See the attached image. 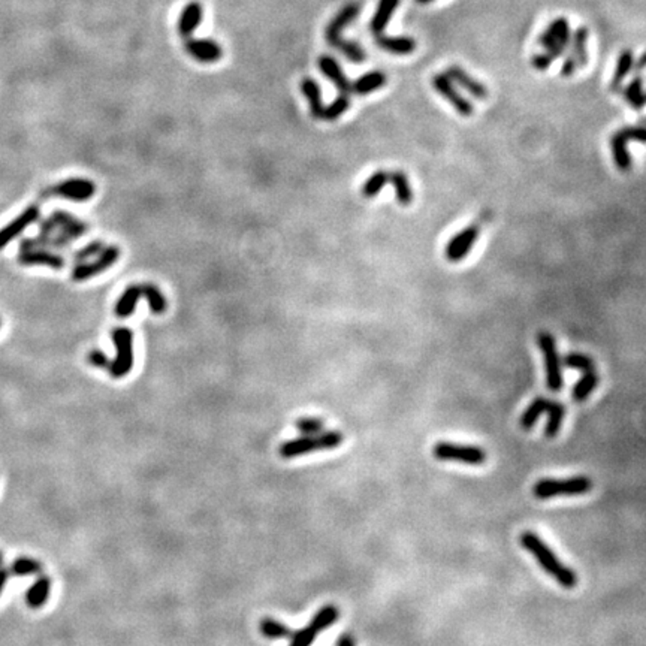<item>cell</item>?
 Here are the masks:
<instances>
[{
    "label": "cell",
    "mask_w": 646,
    "mask_h": 646,
    "mask_svg": "<svg viewBox=\"0 0 646 646\" xmlns=\"http://www.w3.org/2000/svg\"><path fill=\"white\" fill-rule=\"evenodd\" d=\"M537 346L540 349L545 359L546 370V386L552 392H560L564 386L563 364L558 353L557 342L550 332L542 331L537 334Z\"/></svg>",
    "instance_id": "5b68a950"
},
{
    "label": "cell",
    "mask_w": 646,
    "mask_h": 646,
    "mask_svg": "<svg viewBox=\"0 0 646 646\" xmlns=\"http://www.w3.org/2000/svg\"><path fill=\"white\" fill-rule=\"evenodd\" d=\"M297 428L302 436H316L325 428V422L320 418H301L297 421Z\"/></svg>",
    "instance_id": "60d3db41"
},
{
    "label": "cell",
    "mask_w": 646,
    "mask_h": 646,
    "mask_svg": "<svg viewBox=\"0 0 646 646\" xmlns=\"http://www.w3.org/2000/svg\"><path fill=\"white\" fill-rule=\"evenodd\" d=\"M389 181L392 184V188H394V192H395V198H396V201L399 205H403V207H409L413 201V189H411V184H410V180L409 177L406 175V173L403 171H394L389 174Z\"/></svg>",
    "instance_id": "d4e9b609"
},
{
    "label": "cell",
    "mask_w": 646,
    "mask_h": 646,
    "mask_svg": "<svg viewBox=\"0 0 646 646\" xmlns=\"http://www.w3.org/2000/svg\"><path fill=\"white\" fill-rule=\"evenodd\" d=\"M398 5H399V0H380L377 11L370 23V29L373 30V34L376 36L381 35L383 30L386 29L389 20L392 17V14L398 8Z\"/></svg>",
    "instance_id": "484cf974"
},
{
    "label": "cell",
    "mask_w": 646,
    "mask_h": 646,
    "mask_svg": "<svg viewBox=\"0 0 646 646\" xmlns=\"http://www.w3.org/2000/svg\"><path fill=\"white\" fill-rule=\"evenodd\" d=\"M389 183V173L388 171H383V169H380V171H376L374 174H371L370 177H368L364 183V186H362V195L364 198H368V199H371V198H376L381 189L386 186V184Z\"/></svg>",
    "instance_id": "8d00e7d4"
},
{
    "label": "cell",
    "mask_w": 646,
    "mask_h": 646,
    "mask_svg": "<svg viewBox=\"0 0 646 646\" xmlns=\"http://www.w3.org/2000/svg\"><path fill=\"white\" fill-rule=\"evenodd\" d=\"M479 235H481V229L478 225H470V226L464 227L461 232L453 235L448 244H446V250H444L446 259L453 264L461 262V260L468 256V253L473 249V245L476 244V241H478Z\"/></svg>",
    "instance_id": "9c48e42d"
},
{
    "label": "cell",
    "mask_w": 646,
    "mask_h": 646,
    "mask_svg": "<svg viewBox=\"0 0 646 646\" xmlns=\"http://www.w3.org/2000/svg\"><path fill=\"white\" fill-rule=\"evenodd\" d=\"M386 80H388L386 75H384V72H381V71L368 72L365 75L359 76V78L352 84V91L361 96L373 93V91L381 88L384 84H386Z\"/></svg>",
    "instance_id": "603a6c76"
},
{
    "label": "cell",
    "mask_w": 646,
    "mask_h": 646,
    "mask_svg": "<svg viewBox=\"0 0 646 646\" xmlns=\"http://www.w3.org/2000/svg\"><path fill=\"white\" fill-rule=\"evenodd\" d=\"M343 443V434L340 431H322L316 436H302L294 440L284 441L280 446V455L283 458H297L314 451H329L335 449Z\"/></svg>",
    "instance_id": "3957f363"
},
{
    "label": "cell",
    "mask_w": 646,
    "mask_h": 646,
    "mask_svg": "<svg viewBox=\"0 0 646 646\" xmlns=\"http://www.w3.org/2000/svg\"><path fill=\"white\" fill-rule=\"evenodd\" d=\"M628 138L624 132V129L615 132L610 138V147L613 153V162L617 165L621 173H627L632 168V158H630L628 153Z\"/></svg>",
    "instance_id": "d6986e66"
},
{
    "label": "cell",
    "mask_w": 646,
    "mask_h": 646,
    "mask_svg": "<svg viewBox=\"0 0 646 646\" xmlns=\"http://www.w3.org/2000/svg\"><path fill=\"white\" fill-rule=\"evenodd\" d=\"M549 401H550V399H548V398H545V396H538V398H535L534 401L525 409V411L522 413V416H521V426L524 428L525 431L531 429V428L537 424L538 418H540L542 414L546 411V409H548V406H549Z\"/></svg>",
    "instance_id": "1f68e13d"
},
{
    "label": "cell",
    "mask_w": 646,
    "mask_h": 646,
    "mask_svg": "<svg viewBox=\"0 0 646 646\" xmlns=\"http://www.w3.org/2000/svg\"><path fill=\"white\" fill-rule=\"evenodd\" d=\"M416 2H419V4H429V2H433V0H416Z\"/></svg>",
    "instance_id": "816d5d0a"
},
{
    "label": "cell",
    "mask_w": 646,
    "mask_h": 646,
    "mask_svg": "<svg viewBox=\"0 0 646 646\" xmlns=\"http://www.w3.org/2000/svg\"><path fill=\"white\" fill-rule=\"evenodd\" d=\"M184 50L199 63H215L223 56L222 47L217 42L210 39H193L192 36L184 39Z\"/></svg>",
    "instance_id": "4fadbf2b"
},
{
    "label": "cell",
    "mask_w": 646,
    "mask_h": 646,
    "mask_svg": "<svg viewBox=\"0 0 646 646\" xmlns=\"http://www.w3.org/2000/svg\"><path fill=\"white\" fill-rule=\"evenodd\" d=\"M358 12H359V8L357 4L346 5L328 24L325 36L332 48L344 54L350 61H353V63H364L366 54L362 50L361 45L352 42V41H344L342 38V30L357 17Z\"/></svg>",
    "instance_id": "7a4b0ae2"
},
{
    "label": "cell",
    "mask_w": 646,
    "mask_h": 646,
    "mask_svg": "<svg viewBox=\"0 0 646 646\" xmlns=\"http://www.w3.org/2000/svg\"><path fill=\"white\" fill-rule=\"evenodd\" d=\"M2 564H4V553L0 552V565H2Z\"/></svg>",
    "instance_id": "f5cc1de1"
},
{
    "label": "cell",
    "mask_w": 646,
    "mask_h": 646,
    "mask_svg": "<svg viewBox=\"0 0 646 646\" xmlns=\"http://www.w3.org/2000/svg\"><path fill=\"white\" fill-rule=\"evenodd\" d=\"M113 343L116 346V358L111 361L108 371L114 379H121L133 368V332L129 328L114 329Z\"/></svg>",
    "instance_id": "8992f818"
},
{
    "label": "cell",
    "mask_w": 646,
    "mask_h": 646,
    "mask_svg": "<svg viewBox=\"0 0 646 646\" xmlns=\"http://www.w3.org/2000/svg\"><path fill=\"white\" fill-rule=\"evenodd\" d=\"M88 362L93 366H96V368H106V370L110 368V364H111V361H108L105 353L102 350H98V349L91 350L88 353Z\"/></svg>",
    "instance_id": "ee69618b"
},
{
    "label": "cell",
    "mask_w": 646,
    "mask_h": 646,
    "mask_svg": "<svg viewBox=\"0 0 646 646\" xmlns=\"http://www.w3.org/2000/svg\"><path fill=\"white\" fill-rule=\"evenodd\" d=\"M624 98L635 111H640L645 106L646 99H645V90H643V78L640 75L635 76V78L630 81V84L625 87Z\"/></svg>",
    "instance_id": "d590c367"
},
{
    "label": "cell",
    "mask_w": 646,
    "mask_h": 646,
    "mask_svg": "<svg viewBox=\"0 0 646 646\" xmlns=\"http://www.w3.org/2000/svg\"><path fill=\"white\" fill-rule=\"evenodd\" d=\"M588 29L579 27L572 36V51L570 54L576 58L578 66L583 68L588 63Z\"/></svg>",
    "instance_id": "f546056e"
},
{
    "label": "cell",
    "mask_w": 646,
    "mask_h": 646,
    "mask_svg": "<svg viewBox=\"0 0 646 646\" xmlns=\"http://www.w3.org/2000/svg\"><path fill=\"white\" fill-rule=\"evenodd\" d=\"M338 618H340V610H338V607L332 606V605H327L316 612V615L309 625L314 630L316 633H319V632H322V630H327L332 624H335Z\"/></svg>",
    "instance_id": "d6a6232c"
},
{
    "label": "cell",
    "mask_w": 646,
    "mask_h": 646,
    "mask_svg": "<svg viewBox=\"0 0 646 646\" xmlns=\"http://www.w3.org/2000/svg\"><path fill=\"white\" fill-rule=\"evenodd\" d=\"M301 90H302L307 102H309V105H310V114L314 118L322 120V113H323V108H325V105H323V102H322V93H320L319 84L312 78H305L301 83Z\"/></svg>",
    "instance_id": "83f0119b"
},
{
    "label": "cell",
    "mask_w": 646,
    "mask_h": 646,
    "mask_svg": "<svg viewBox=\"0 0 646 646\" xmlns=\"http://www.w3.org/2000/svg\"><path fill=\"white\" fill-rule=\"evenodd\" d=\"M349 106H350V95H340L332 103L323 108L322 120L335 121L349 110Z\"/></svg>",
    "instance_id": "f35d334b"
},
{
    "label": "cell",
    "mask_w": 646,
    "mask_h": 646,
    "mask_svg": "<svg viewBox=\"0 0 646 646\" xmlns=\"http://www.w3.org/2000/svg\"><path fill=\"white\" fill-rule=\"evenodd\" d=\"M259 630L267 639H287L292 636V630L284 624L275 621L272 618H264L259 622Z\"/></svg>",
    "instance_id": "74e56055"
},
{
    "label": "cell",
    "mask_w": 646,
    "mask_h": 646,
    "mask_svg": "<svg viewBox=\"0 0 646 646\" xmlns=\"http://www.w3.org/2000/svg\"><path fill=\"white\" fill-rule=\"evenodd\" d=\"M51 593V579L48 576L41 575L34 585L30 587L26 593V603L29 607L39 609L48 602V597Z\"/></svg>",
    "instance_id": "44dd1931"
},
{
    "label": "cell",
    "mask_w": 646,
    "mask_h": 646,
    "mask_svg": "<svg viewBox=\"0 0 646 646\" xmlns=\"http://www.w3.org/2000/svg\"><path fill=\"white\" fill-rule=\"evenodd\" d=\"M376 42L381 50L398 56L411 54L416 50V41L410 36H384L381 34L376 36Z\"/></svg>",
    "instance_id": "ffe728a7"
},
{
    "label": "cell",
    "mask_w": 646,
    "mask_h": 646,
    "mask_svg": "<svg viewBox=\"0 0 646 646\" xmlns=\"http://www.w3.org/2000/svg\"><path fill=\"white\" fill-rule=\"evenodd\" d=\"M0 328H2V319H0Z\"/></svg>",
    "instance_id": "db71d44e"
},
{
    "label": "cell",
    "mask_w": 646,
    "mask_h": 646,
    "mask_svg": "<svg viewBox=\"0 0 646 646\" xmlns=\"http://www.w3.org/2000/svg\"><path fill=\"white\" fill-rule=\"evenodd\" d=\"M202 6L201 4H198V2H192L189 4L186 8L183 9L181 12V17L178 20V24H177V29H178V34L183 39H186V38H190L193 35L195 30L199 27V24H201V20H202Z\"/></svg>",
    "instance_id": "ac0fdd59"
},
{
    "label": "cell",
    "mask_w": 646,
    "mask_h": 646,
    "mask_svg": "<svg viewBox=\"0 0 646 646\" xmlns=\"http://www.w3.org/2000/svg\"><path fill=\"white\" fill-rule=\"evenodd\" d=\"M635 61H636V60H635ZM633 68H635V69H636V71H642V69H643V68H645V56H642V57H640V58H639V61H637V65H636V63H635V65H633Z\"/></svg>",
    "instance_id": "f907efd6"
},
{
    "label": "cell",
    "mask_w": 646,
    "mask_h": 646,
    "mask_svg": "<svg viewBox=\"0 0 646 646\" xmlns=\"http://www.w3.org/2000/svg\"><path fill=\"white\" fill-rule=\"evenodd\" d=\"M53 193L56 196L69 199V201L86 202L95 196L96 186L88 178H68L56 184L53 188Z\"/></svg>",
    "instance_id": "7c38bea8"
},
{
    "label": "cell",
    "mask_w": 646,
    "mask_h": 646,
    "mask_svg": "<svg viewBox=\"0 0 646 646\" xmlns=\"http://www.w3.org/2000/svg\"><path fill=\"white\" fill-rule=\"evenodd\" d=\"M317 65L322 73L334 83V86L338 88V91H340V95H350L352 83L349 81L342 66L338 65V61L334 57L320 56L317 60Z\"/></svg>",
    "instance_id": "9a60e30c"
},
{
    "label": "cell",
    "mask_w": 646,
    "mask_h": 646,
    "mask_svg": "<svg viewBox=\"0 0 646 646\" xmlns=\"http://www.w3.org/2000/svg\"><path fill=\"white\" fill-rule=\"evenodd\" d=\"M9 576H11V573H9L8 568H4L2 565H0V594H2V593H4V590H5V587H6V582H8Z\"/></svg>",
    "instance_id": "c3c4849f"
},
{
    "label": "cell",
    "mask_w": 646,
    "mask_h": 646,
    "mask_svg": "<svg viewBox=\"0 0 646 646\" xmlns=\"http://www.w3.org/2000/svg\"><path fill=\"white\" fill-rule=\"evenodd\" d=\"M521 546L525 550H528L531 555L537 560V563L540 564L543 570L550 575L553 579H555L563 588L572 590L578 585V576L576 573L564 565L555 553L552 552V549L533 531H525L521 534Z\"/></svg>",
    "instance_id": "6da1fadb"
},
{
    "label": "cell",
    "mask_w": 646,
    "mask_h": 646,
    "mask_svg": "<svg viewBox=\"0 0 646 646\" xmlns=\"http://www.w3.org/2000/svg\"><path fill=\"white\" fill-rule=\"evenodd\" d=\"M143 297L141 294V284H132L126 287L121 297L116 304V316L120 319H126L135 313L136 304Z\"/></svg>",
    "instance_id": "7402d4cb"
},
{
    "label": "cell",
    "mask_w": 646,
    "mask_h": 646,
    "mask_svg": "<svg viewBox=\"0 0 646 646\" xmlns=\"http://www.w3.org/2000/svg\"><path fill=\"white\" fill-rule=\"evenodd\" d=\"M433 87L436 88V91L443 99H446L452 105V108L459 116L470 117L474 113L473 103L466 96L459 93L455 84L448 78V75L446 73L434 75Z\"/></svg>",
    "instance_id": "30bf717a"
},
{
    "label": "cell",
    "mask_w": 646,
    "mask_h": 646,
    "mask_svg": "<svg viewBox=\"0 0 646 646\" xmlns=\"http://www.w3.org/2000/svg\"><path fill=\"white\" fill-rule=\"evenodd\" d=\"M578 61L576 58L572 56V54H568L564 61H563V65H561V76H564V78H568V76H572L576 73V69H578Z\"/></svg>",
    "instance_id": "f6af8a7d"
},
{
    "label": "cell",
    "mask_w": 646,
    "mask_h": 646,
    "mask_svg": "<svg viewBox=\"0 0 646 646\" xmlns=\"http://www.w3.org/2000/svg\"><path fill=\"white\" fill-rule=\"evenodd\" d=\"M19 262L24 267H47L51 270L65 268V259L48 249H32L19 253Z\"/></svg>",
    "instance_id": "5bb4252c"
},
{
    "label": "cell",
    "mask_w": 646,
    "mask_h": 646,
    "mask_svg": "<svg viewBox=\"0 0 646 646\" xmlns=\"http://www.w3.org/2000/svg\"><path fill=\"white\" fill-rule=\"evenodd\" d=\"M105 249V244L102 241H93V242H90L87 244L84 249L78 250L75 253V262L76 264H81V262H86L87 259L90 257H93L96 255H99L102 250Z\"/></svg>",
    "instance_id": "7bdbcfd3"
},
{
    "label": "cell",
    "mask_w": 646,
    "mask_h": 646,
    "mask_svg": "<svg viewBox=\"0 0 646 646\" xmlns=\"http://www.w3.org/2000/svg\"><path fill=\"white\" fill-rule=\"evenodd\" d=\"M121 252L116 245H108L99 255L96 260H91V262H81L76 264L72 270V280L73 282H86L88 279H93V277L105 272L106 270H110L120 257Z\"/></svg>",
    "instance_id": "ba28073f"
},
{
    "label": "cell",
    "mask_w": 646,
    "mask_h": 646,
    "mask_svg": "<svg viewBox=\"0 0 646 646\" xmlns=\"http://www.w3.org/2000/svg\"><path fill=\"white\" fill-rule=\"evenodd\" d=\"M337 646H357L355 639H353L352 635H343L340 639L337 640Z\"/></svg>",
    "instance_id": "681fc988"
},
{
    "label": "cell",
    "mask_w": 646,
    "mask_h": 646,
    "mask_svg": "<svg viewBox=\"0 0 646 646\" xmlns=\"http://www.w3.org/2000/svg\"><path fill=\"white\" fill-rule=\"evenodd\" d=\"M628 141H637L639 144H645V129L642 126L639 128H625L624 129Z\"/></svg>",
    "instance_id": "bcb514c9"
},
{
    "label": "cell",
    "mask_w": 646,
    "mask_h": 646,
    "mask_svg": "<svg viewBox=\"0 0 646 646\" xmlns=\"http://www.w3.org/2000/svg\"><path fill=\"white\" fill-rule=\"evenodd\" d=\"M316 636H317V633L309 625V627L299 630V632L292 633L289 646H312Z\"/></svg>",
    "instance_id": "b9f144b4"
},
{
    "label": "cell",
    "mask_w": 646,
    "mask_h": 646,
    "mask_svg": "<svg viewBox=\"0 0 646 646\" xmlns=\"http://www.w3.org/2000/svg\"><path fill=\"white\" fill-rule=\"evenodd\" d=\"M434 456L440 461H456L468 466H482L486 461V452L478 446L455 444L451 441H439L434 446Z\"/></svg>",
    "instance_id": "52a82bcc"
},
{
    "label": "cell",
    "mask_w": 646,
    "mask_h": 646,
    "mask_svg": "<svg viewBox=\"0 0 646 646\" xmlns=\"http://www.w3.org/2000/svg\"><path fill=\"white\" fill-rule=\"evenodd\" d=\"M563 364L567 368H572V370H579L582 373L593 371L594 366H595L591 357L585 355V353H579V352L568 353V355L564 357Z\"/></svg>",
    "instance_id": "ab89813d"
},
{
    "label": "cell",
    "mask_w": 646,
    "mask_h": 646,
    "mask_svg": "<svg viewBox=\"0 0 646 646\" xmlns=\"http://www.w3.org/2000/svg\"><path fill=\"white\" fill-rule=\"evenodd\" d=\"M598 380H600V377L594 370L583 373V376L576 381V384L572 389L573 401H576V403L585 401V399L593 394V391L597 388Z\"/></svg>",
    "instance_id": "4dcf8cb0"
},
{
    "label": "cell",
    "mask_w": 646,
    "mask_h": 646,
    "mask_svg": "<svg viewBox=\"0 0 646 646\" xmlns=\"http://www.w3.org/2000/svg\"><path fill=\"white\" fill-rule=\"evenodd\" d=\"M50 217L57 225V232L65 235L71 241L83 237L88 230V226L84 222L73 217V214H69L66 211H54Z\"/></svg>",
    "instance_id": "e0dca14e"
},
{
    "label": "cell",
    "mask_w": 646,
    "mask_h": 646,
    "mask_svg": "<svg viewBox=\"0 0 646 646\" xmlns=\"http://www.w3.org/2000/svg\"><path fill=\"white\" fill-rule=\"evenodd\" d=\"M568 38H570V26H568L567 19L561 17V19L553 20L548 26V29L542 34L538 42H540L543 48H548V47H550V45L557 43L558 41L568 39Z\"/></svg>",
    "instance_id": "cb8c5ba5"
},
{
    "label": "cell",
    "mask_w": 646,
    "mask_h": 646,
    "mask_svg": "<svg viewBox=\"0 0 646 646\" xmlns=\"http://www.w3.org/2000/svg\"><path fill=\"white\" fill-rule=\"evenodd\" d=\"M546 413H548V421H546V426H545V436L548 439H553L558 436L560 429L563 426V421L565 416V406L558 401H549Z\"/></svg>",
    "instance_id": "f1b7e54d"
},
{
    "label": "cell",
    "mask_w": 646,
    "mask_h": 646,
    "mask_svg": "<svg viewBox=\"0 0 646 646\" xmlns=\"http://www.w3.org/2000/svg\"><path fill=\"white\" fill-rule=\"evenodd\" d=\"M39 230H41V235H54L57 232V225L54 223V220L51 217H48L41 222Z\"/></svg>",
    "instance_id": "7dc6e473"
},
{
    "label": "cell",
    "mask_w": 646,
    "mask_h": 646,
    "mask_svg": "<svg viewBox=\"0 0 646 646\" xmlns=\"http://www.w3.org/2000/svg\"><path fill=\"white\" fill-rule=\"evenodd\" d=\"M446 75H448V78L452 83H456L458 86L467 90L473 98L481 99V101L488 99V88L481 81L473 78V76L470 73H467L463 68L451 66L448 71H446Z\"/></svg>",
    "instance_id": "2e32d148"
},
{
    "label": "cell",
    "mask_w": 646,
    "mask_h": 646,
    "mask_svg": "<svg viewBox=\"0 0 646 646\" xmlns=\"http://www.w3.org/2000/svg\"><path fill=\"white\" fill-rule=\"evenodd\" d=\"M593 489V481L587 476L555 481L542 479L533 486V494L538 500H549L561 496H583Z\"/></svg>",
    "instance_id": "277c9868"
},
{
    "label": "cell",
    "mask_w": 646,
    "mask_h": 646,
    "mask_svg": "<svg viewBox=\"0 0 646 646\" xmlns=\"http://www.w3.org/2000/svg\"><path fill=\"white\" fill-rule=\"evenodd\" d=\"M635 65V54L632 50H624L617 61V68H615L613 78L609 84V88L612 91H620L622 88V83L627 78V75L632 72Z\"/></svg>",
    "instance_id": "4316f807"
},
{
    "label": "cell",
    "mask_w": 646,
    "mask_h": 646,
    "mask_svg": "<svg viewBox=\"0 0 646 646\" xmlns=\"http://www.w3.org/2000/svg\"><path fill=\"white\" fill-rule=\"evenodd\" d=\"M41 217V210L38 205H29L21 211L12 222L0 229V250L5 249L14 240H17L24 230L36 223Z\"/></svg>",
    "instance_id": "8fae6325"
},
{
    "label": "cell",
    "mask_w": 646,
    "mask_h": 646,
    "mask_svg": "<svg viewBox=\"0 0 646 646\" xmlns=\"http://www.w3.org/2000/svg\"><path fill=\"white\" fill-rule=\"evenodd\" d=\"M141 294H143V297H145L148 307H150V312L153 314H163L166 312L168 302L158 286L151 284V283H144V284H141Z\"/></svg>",
    "instance_id": "836d02e7"
},
{
    "label": "cell",
    "mask_w": 646,
    "mask_h": 646,
    "mask_svg": "<svg viewBox=\"0 0 646 646\" xmlns=\"http://www.w3.org/2000/svg\"><path fill=\"white\" fill-rule=\"evenodd\" d=\"M8 570H9V573L12 576H17V578L34 576V575H41L42 573V564L38 560H35V558L20 557V558L12 561V564L9 565Z\"/></svg>",
    "instance_id": "e575fe53"
}]
</instances>
